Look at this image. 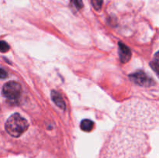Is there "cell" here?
<instances>
[{
    "mask_svg": "<svg viewBox=\"0 0 159 158\" xmlns=\"http://www.w3.org/2000/svg\"><path fill=\"white\" fill-rule=\"evenodd\" d=\"M136 135L127 131L115 134L99 158H145L147 144Z\"/></svg>",
    "mask_w": 159,
    "mask_h": 158,
    "instance_id": "cell-1",
    "label": "cell"
},
{
    "mask_svg": "<svg viewBox=\"0 0 159 158\" xmlns=\"http://www.w3.org/2000/svg\"><path fill=\"white\" fill-rule=\"evenodd\" d=\"M6 130L12 137H20L29 127L28 121L19 113H14L6 122Z\"/></svg>",
    "mask_w": 159,
    "mask_h": 158,
    "instance_id": "cell-2",
    "label": "cell"
},
{
    "mask_svg": "<svg viewBox=\"0 0 159 158\" xmlns=\"http://www.w3.org/2000/svg\"><path fill=\"white\" fill-rule=\"evenodd\" d=\"M21 85L18 82L8 81L3 85L2 94L7 99L11 101H16L21 95Z\"/></svg>",
    "mask_w": 159,
    "mask_h": 158,
    "instance_id": "cell-3",
    "label": "cell"
},
{
    "mask_svg": "<svg viewBox=\"0 0 159 158\" xmlns=\"http://www.w3.org/2000/svg\"><path fill=\"white\" fill-rule=\"evenodd\" d=\"M130 78L134 82L135 84L138 85H141V86H144V87H148L152 86V85L155 84V81L152 80V78H151L148 74H146L143 71H138L136 72L133 73L132 74H130Z\"/></svg>",
    "mask_w": 159,
    "mask_h": 158,
    "instance_id": "cell-4",
    "label": "cell"
},
{
    "mask_svg": "<svg viewBox=\"0 0 159 158\" xmlns=\"http://www.w3.org/2000/svg\"><path fill=\"white\" fill-rule=\"evenodd\" d=\"M119 57L122 63H127L131 57V50L122 42L119 43Z\"/></svg>",
    "mask_w": 159,
    "mask_h": 158,
    "instance_id": "cell-5",
    "label": "cell"
},
{
    "mask_svg": "<svg viewBox=\"0 0 159 158\" xmlns=\"http://www.w3.org/2000/svg\"><path fill=\"white\" fill-rule=\"evenodd\" d=\"M51 98H52L53 102L55 103V105L57 107H59L60 108H62V109H65L66 108V104H65L63 98L61 97V95L57 91H51Z\"/></svg>",
    "mask_w": 159,
    "mask_h": 158,
    "instance_id": "cell-6",
    "label": "cell"
},
{
    "mask_svg": "<svg viewBox=\"0 0 159 158\" xmlns=\"http://www.w3.org/2000/svg\"><path fill=\"white\" fill-rule=\"evenodd\" d=\"M80 127L82 129V130H83V131L90 132L93 130V127H94V122L92 120H90V119H83L82 121V122H81Z\"/></svg>",
    "mask_w": 159,
    "mask_h": 158,
    "instance_id": "cell-7",
    "label": "cell"
},
{
    "mask_svg": "<svg viewBox=\"0 0 159 158\" xmlns=\"http://www.w3.org/2000/svg\"><path fill=\"white\" fill-rule=\"evenodd\" d=\"M158 54L156 53L154 57V60L151 62V66H152V69L155 71L156 74H158Z\"/></svg>",
    "mask_w": 159,
    "mask_h": 158,
    "instance_id": "cell-8",
    "label": "cell"
},
{
    "mask_svg": "<svg viewBox=\"0 0 159 158\" xmlns=\"http://www.w3.org/2000/svg\"><path fill=\"white\" fill-rule=\"evenodd\" d=\"M9 45L6 42L0 40V52L2 53H6L9 51Z\"/></svg>",
    "mask_w": 159,
    "mask_h": 158,
    "instance_id": "cell-9",
    "label": "cell"
},
{
    "mask_svg": "<svg viewBox=\"0 0 159 158\" xmlns=\"http://www.w3.org/2000/svg\"><path fill=\"white\" fill-rule=\"evenodd\" d=\"M102 1L103 0H91V2L96 10H99L102 8Z\"/></svg>",
    "mask_w": 159,
    "mask_h": 158,
    "instance_id": "cell-10",
    "label": "cell"
},
{
    "mask_svg": "<svg viewBox=\"0 0 159 158\" xmlns=\"http://www.w3.org/2000/svg\"><path fill=\"white\" fill-rule=\"evenodd\" d=\"M74 4V6H75V8L77 9H81L83 8L84 5L83 2H82V0H71Z\"/></svg>",
    "mask_w": 159,
    "mask_h": 158,
    "instance_id": "cell-11",
    "label": "cell"
},
{
    "mask_svg": "<svg viewBox=\"0 0 159 158\" xmlns=\"http://www.w3.org/2000/svg\"><path fill=\"white\" fill-rule=\"evenodd\" d=\"M7 76L8 74L6 71L3 70L2 68H0V78H6V77H7Z\"/></svg>",
    "mask_w": 159,
    "mask_h": 158,
    "instance_id": "cell-12",
    "label": "cell"
}]
</instances>
